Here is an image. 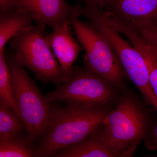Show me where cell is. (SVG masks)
Wrapping results in <instances>:
<instances>
[{
    "instance_id": "obj_1",
    "label": "cell",
    "mask_w": 157,
    "mask_h": 157,
    "mask_svg": "<svg viewBox=\"0 0 157 157\" xmlns=\"http://www.w3.org/2000/svg\"><path fill=\"white\" fill-rule=\"evenodd\" d=\"M103 105L51 103L49 125L36 147L34 157H53L59 151L84 140L103 124Z\"/></svg>"
},
{
    "instance_id": "obj_2",
    "label": "cell",
    "mask_w": 157,
    "mask_h": 157,
    "mask_svg": "<svg viewBox=\"0 0 157 157\" xmlns=\"http://www.w3.org/2000/svg\"><path fill=\"white\" fill-rule=\"evenodd\" d=\"M85 6L73 7V14L83 16L89 23L107 38L118 58L126 74L150 104L157 99L150 82L148 69L144 59L139 52L121 36L109 23L103 9L93 1H85Z\"/></svg>"
},
{
    "instance_id": "obj_3",
    "label": "cell",
    "mask_w": 157,
    "mask_h": 157,
    "mask_svg": "<svg viewBox=\"0 0 157 157\" xmlns=\"http://www.w3.org/2000/svg\"><path fill=\"white\" fill-rule=\"evenodd\" d=\"M45 26L37 23L13 37L10 43L14 51L12 58L17 65L32 71L39 80L59 86L67 78L44 34Z\"/></svg>"
},
{
    "instance_id": "obj_4",
    "label": "cell",
    "mask_w": 157,
    "mask_h": 157,
    "mask_svg": "<svg viewBox=\"0 0 157 157\" xmlns=\"http://www.w3.org/2000/svg\"><path fill=\"white\" fill-rule=\"evenodd\" d=\"M145 121L135 101L124 98L116 109L107 113L98 137L116 157L131 156L144 136Z\"/></svg>"
},
{
    "instance_id": "obj_5",
    "label": "cell",
    "mask_w": 157,
    "mask_h": 157,
    "mask_svg": "<svg viewBox=\"0 0 157 157\" xmlns=\"http://www.w3.org/2000/svg\"><path fill=\"white\" fill-rule=\"evenodd\" d=\"M14 100L27 128L32 143L39 141L50 122L51 104L42 96L35 82L12 57H7Z\"/></svg>"
},
{
    "instance_id": "obj_6",
    "label": "cell",
    "mask_w": 157,
    "mask_h": 157,
    "mask_svg": "<svg viewBox=\"0 0 157 157\" xmlns=\"http://www.w3.org/2000/svg\"><path fill=\"white\" fill-rule=\"evenodd\" d=\"M71 25L78 42L85 50L86 68L109 82L121 86L126 74L109 41L89 23L69 15Z\"/></svg>"
},
{
    "instance_id": "obj_7",
    "label": "cell",
    "mask_w": 157,
    "mask_h": 157,
    "mask_svg": "<svg viewBox=\"0 0 157 157\" xmlns=\"http://www.w3.org/2000/svg\"><path fill=\"white\" fill-rule=\"evenodd\" d=\"M108 82L87 68L73 67L67 80L45 98L50 104L63 102L104 105L112 97Z\"/></svg>"
},
{
    "instance_id": "obj_8",
    "label": "cell",
    "mask_w": 157,
    "mask_h": 157,
    "mask_svg": "<svg viewBox=\"0 0 157 157\" xmlns=\"http://www.w3.org/2000/svg\"><path fill=\"white\" fill-rule=\"evenodd\" d=\"M104 9L135 27L157 21V0H108Z\"/></svg>"
},
{
    "instance_id": "obj_9",
    "label": "cell",
    "mask_w": 157,
    "mask_h": 157,
    "mask_svg": "<svg viewBox=\"0 0 157 157\" xmlns=\"http://www.w3.org/2000/svg\"><path fill=\"white\" fill-rule=\"evenodd\" d=\"M73 7L65 0H19L15 9L29 12L37 23L54 29L69 19Z\"/></svg>"
},
{
    "instance_id": "obj_10",
    "label": "cell",
    "mask_w": 157,
    "mask_h": 157,
    "mask_svg": "<svg viewBox=\"0 0 157 157\" xmlns=\"http://www.w3.org/2000/svg\"><path fill=\"white\" fill-rule=\"evenodd\" d=\"M70 18L62 25L53 29L52 33L46 35L51 48L63 72L69 78L73 70V65L83 47L73 38L71 33Z\"/></svg>"
},
{
    "instance_id": "obj_11",
    "label": "cell",
    "mask_w": 157,
    "mask_h": 157,
    "mask_svg": "<svg viewBox=\"0 0 157 157\" xmlns=\"http://www.w3.org/2000/svg\"><path fill=\"white\" fill-rule=\"evenodd\" d=\"M34 20L29 12L18 9L0 14V52L5 51L9 40L32 26Z\"/></svg>"
},
{
    "instance_id": "obj_12",
    "label": "cell",
    "mask_w": 157,
    "mask_h": 157,
    "mask_svg": "<svg viewBox=\"0 0 157 157\" xmlns=\"http://www.w3.org/2000/svg\"><path fill=\"white\" fill-rule=\"evenodd\" d=\"M94 132L80 142L59 151L53 157H116Z\"/></svg>"
},
{
    "instance_id": "obj_13",
    "label": "cell",
    "mask_w": 157,
    "mask_h": 157,
    "mask_svg": "<svg viewBox=\"0 0 157 157\" xmlns=\"http://www.w3.org/2000/svg\"><path fill=\"white\" fill-rule=\"evenodd\" d=\"M36 147L27 136H0V157H34Z\"/></svg>"
},
{
    "instance_id": "obj_14",
    "label": "cell",
    "mask_w": 157,
    "mask_h": 157,
    "mask_svg": "<svg viewBox=\"0 0 157 157\" xmlns=\"http://www.w3.org/2000/svg\"><path fill=\"white\" fill-rule=\"evenodd\" d=\"M0 103L10 107L24 123L13 95L11 74L5 51L0 52Z\"/></svg>"
},
{
    "instance_id": "obj_15",
    "label": "cell",
    "mask_w": 157,
    "mask_h": 157,
    "mask_svg": "<svg viewBox=\"0 0 157 157\" xmlns=\"http://www.w3.org/2000/svg\"><path fill=\"white\" fill-rule=\"evenodd\" d=\"M27 132L25 124L10 107L0 103V136L16 137Z\"/></svg>"
},
{
    "instance_id": "obj_16",
    "label": "cell",
    "mask_w": 157,
    "mask_h": 157,
    "mask_svg": "<svg viewBox=\"0 0 157 157\" xmlns=\"http://www.w3.org/2000/svg\"><path fill=\"white\" fill-rule=\"evenodd\" d=\"M135 27L147 42L157 46V26L148 25Z\"/></svg>"
},
{
    "instance_id": "obj_17",
    "label": "cell",
    "mask_w": 157,
    "mask_h": 157,
    "mask_svg": "<svg viewBox=\"0 0 157 157\" xmlns=\"http://www.w3.org/2000/svg\"><path fill=\"white\" fill-rule=\"evenodd\" d=\"M19 0H0V14L9 13L16 8Z\"/></svg>"
},
{
    "instance_id": "obj_18",
    "label": "cell",
    "mask_w": 157,
    "mask_h": 157,
    "mask_svg": "<svg viewBox=\"0 0 157 157\" xmlns=\"http://www.w3.org/2000/svg\"><path fill=\"white\" fill-rule=\"evenodd\" d=\"M82 1H85V0H82ZM90 1H93L98 4V6L101 8V9H105L106 5H107V1L108 0H90Z\"/></svg>"
},
{
    "instance_id": "obj_19",
    "label": "cell",
    "mask_w": 157,
    "mask_h": 157,
    "mask_svg": "<svg viewBox=\"0 0 157 157\" xmlns=\"http://www.w3.org/2000/svg\"><path fill=\"white\" fill-rule=\"evenodd\" d=\"M149 43L151 47V48L153 52H154L155 56L157 58V45H153V44H151V43Z\"/></svg>"
},
{
    "instance_id": "obj_20",
    "label": "cell",
    "mask_w": 157,
    "mask_h": 157,
    "mask_svg": "<svg viewBox=\"0 0 157 157\" xmlns=\"http://www.w3.org/2000/svg\"><path fill=\"white\" fill-rule=\"evenodd\" d=\"M155 135L156 136V138L157 139V124L156 125V126L155 130Z\"/></svg>"
},
{
    "instance_id": "obj_21",
    "label": "cell",
    "mask_w": 157,
    "mask_h": 157,
    "mask_svg": "<svg viewBox=\"0 0 157 157\" xmlns=\"http://www.w3.org/2000/svg\"></svg>"
}]
</instances>
